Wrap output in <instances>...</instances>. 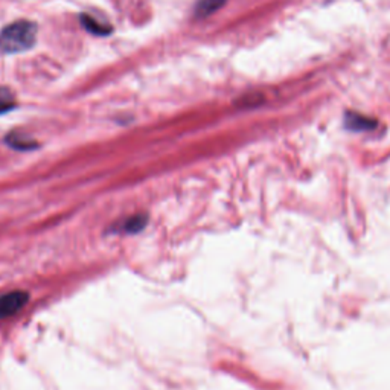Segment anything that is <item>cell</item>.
I'll return each mask as SVG.
<instances>
[{"label":"cell","instance_id":"8","mask_svg":"<svg viewBox=\"0 0 390 390\" xmlns=\"http://www.w3.org/2000/svg\"><path fill=\"white\" fill-rule=\"evenodd\" d=\"M15 96L9 89L0 87V115L11 111L15 107Z\"/></svg>","mask_w":390,"mask_h":390},{"label":"cell","instance_id":"3","mask_svg":"<svg viewBox=\"0 0 390 390\" xmlns=\"http://www.w3.org/2000/svg\"><path fill=\"white\" fill-rule=\"evenodd\" d=\"M227 0H199L197 5H195V17H209L212 14H215L218 9L226 5Z\"/></svg>","mask_w":390,"mask_h":390},{"label":"cell","instance_id":"6","mask_svg":"<svg viewBox=\"0 0 390 390\" xmlns=\"http://www.w3.org/2000/svg\"><path fill=\"white\" fill-rule=\"evenodd\" d=\"M346 125L351 130H370L377 125L375 120L369 119L358 113H348L346 115Z\"/></svg>","mask_w":390,"mask_h":390},{"label":"cell","instance_id":"7","mask_svg":"<svg viewBox=\"0 0 390 390\" xmlns=\"http://www.w3.org/2000/svg\"><path fill=\"white\" fill-rule=\"evenodd\" d=\"M5 141H6V144L9 146L15 148V150H22V151H25V150H34V148L39 146L35 142H32L31 139H26L22 134H11V136H8L5 139Z\"/></svg>","mask_w":390,"mask_h":390},{"label":"cell","instance_id":"5","mask_svg":"<svg viewBox=\"0 0 390 390\" xmlns=\"http://www.w3.org/2000/svg\"><path fill=\"white\" fill-rule=\"evenodd\" d=\"M146 221L148 217L141 213V215L130 217L124 222H120V225H118L116 230L124 232V234H137V232H141L146 226Z\"/></svg>","mask_w":390,"mask_h":390},{"label":"cell","instance_id":"2","mask_svg":"<svg viewBox=\"0 0 390 390\" xmlns=\"http://www.w3.org/2000/svg\"><path fill=\"white\" fill-rule=\"evenodd\" d=\"M27 302H30V294L26 291H9L0 294V319L11 317L23 310Z\"/></svg>","mask_w":390,"mask_h":390},{"label":"cell","instance_id":"1","mask_svg":"<svg viewBox=\"0 0 390 390\" xmlns=\"http://www.w3.org/2000/svg\"><path fill=\"white\" fill-rule=\"evenodd\" d=\"M37 25L30 20H18L5 26L0 32V49L5 54H18L31 49L35 43Z\"/></svg>","mask_w":390,"mask_h":390},{"label":"cell","instance_id":"4","mask_svg":"<svg viewBox=\"0 0 390 390\" xmlns=\"http://www.w3.org/2000/svg\"><path fill=\"white\" fill-rule=\"evenodd\" d=\"M81 23L82 26L86 27V30L89 32H92L94 35H101V37H106L108 34H111V27L104 25V23H99L95 17H92L89 14H81Z\"/></svg>","mask_w":390,"mask_h":390}]
</instances>
